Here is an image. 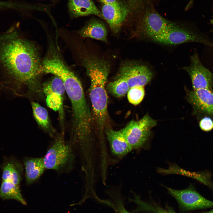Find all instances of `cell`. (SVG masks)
I'll list each match as a JSON object with an SVG mask.
<instances>
[{"mask_svg":"<svg viewBox=\"0 0 213 213\" xmlns=\"http://www.w3.org/2000/svg\"><path fill=\"white\" fill-rule=\"evenodd\" d=\"M190 57V65L183 67L182 69L189 75L193 90L202 88L213 90V73L203 65L196 51Z\"/></svg>","mask_w":213,"mask_h":213,"instance_id":"9","label":"cell"},{"mask_svg":"<svg viewBox=\"0 0 213 213\" xmlns=\"http://www.w3.org/2000/svg\"><path fill=\"white\" fill-rule=\"evenodd\" d=\"M0 197L3 199H15L24 205L26 204L21 193L20 185L9 181H2L0 187Z\"/></svg>","mask_w":213,"mask_h":213,"instance_id":"19","label":"cell"},{"mask_svg":"<svg viewBox=\"0 0 213 213\" xmlns=\"http://www.w3.org/2000/svg\"><path fill=\"white\" fill-rule=\"evenodd\" d=\"M42 61L36 46L19 37L14 28L0 36V63L16 84L38 96L43 93Z\"/></svg>","mask_w":213,"mask_h":213,"instance_id":"1","label":"cell"},{"mask_svg":"<svg viewBox=\"0 0 213 213\" xmlns=\"http://www.w3.org/2000/svg\"><path fill=\"white\" fill-rule=\"evenodd\" d=\"M199 120V127L201 130L207 132L213 129V120L211 118L204 117Z\"/></svg>","mask_w":213,"mask_h":213,"instance_id":"27","label":"cell"},{"mask_svg":"<svg viewBox=\"0 0 213 213\" xmlns=\"http://www.w3.org/2000/svg\"><path fill=\"white\" fill-rule=\"evenodd\" d=\"M23 162L26 183L32 184L39 179L46 169L43 157H25Z\"/></svg>","mask_w":213,"mask_h":213,"instance_id":"15","label":"cell"},{"mask_svg":"<svg viewBox=\"0 0 213 213\" xmlns=\"http://www.w3.org/2000/svg\"><path fill=\"white\" fill-rule=\"evenodd\" d=\"M166 188L169 193L185 210H190L213 207V201L204 197L192 186L181 190L167 187Z\"/></svg>","mask_w":213,"mask_h":213,"instance_id":"11","label":"cell"},{"mask_svg":"<svg viewBox=\"0 0 213 213\" xmlns=\"http://www.w3.org/2000/svg\"><path fill=\"white\" fill-rule=\"evenodd\" d=\"M83 66L90 78L89 96L97 129L103 135L107 116L108 97L106 84L110 70L109 62L87 54L82 58Z\"/></svg>","mask_w":213,"mask_h":213,"instance_id":"3","label":"cell"},{"mask_svg":"<svg viewBox=\"0 0 213 213\" xmlns=\"http://www.w3.org/2000/svg\"><path fill=\"white\" fill-rule=\"evenodd\" d=\"M64 135L62 131L55 136L43 157L46 169L62 173L69 172L73 168L75 159L74 148L70 142L65 141Z\"/></svg>","mask_w":213,"mask_h":213,"instance_id":"4","label":"cell"},{"mask_svg":"<svg viewBox=\"0 0 213 213\" xmlns=\"http://www.w3.org/2000/svg\"><path fill=\"white\" fill-rule=\"evenodd\" d=\"M53 0L54 1H55L56 0Z\"/></svg>","mask_w":213,"mask_h":213,"instance_id":"33","label":"cell"},{"mask_svg":"<svg viewBox=\"0 0 213 213\" xmlns=\"http://www.w3.org/2000/svg\"><path fill=\"white\" fill-rule=\"evenodd\" d=\"M22 7V4L21 3L12 1H0V9H11L21 11Z\"/></svg>","mask_w":213,"mask_h":213,"instance_id":"28","label":"cell"},{"mask_svg":"<svg viewBox=\"0 0 213 213\" xmlns=\"http://www.w3.org/2000/svg\"><path fill=\"white\" fill-rule=\"evenodd\" d=\"M105 133L111 152L117 157L122 158L132 150L121 129L115 130L108 128Z\"/></svg>","mask_w":213,"mask_h":213,"instance_id":"13","label":"cell"},{"mask_svg":"<svg viewBox=\"0 0 213 213\" xmlns=\"http://www.w3.org/2000/svg\"><path fill=\"white\" fill-rule=\"evenodd\" d=\"M178 25L164 18L156 12L150 11L144 15L138 31L141 36L150 40Z\"/></svg>","mask_w":213,"mask_h":213,"instance_id":"7","label":"cell"},{"mask_svg":"<svg viewBox=\"0 0 213 213\" xmlns=\"http://www.w3.org/2000/svg\"><path fill=\"white\" fill-rule=\"evenodd\" d=\"M143 86H135L130 88L127 93V98L131 104L136 105L143 100L145 95Z\"/></svg>","mask_w":213,"mask_h":213,"instance_id":"25","label":"cell"},{"mask_svg":"<svg viewBox=\"0 0 213 213\" xmlns=\"http://www.w3.org/2000/svg\"><path fill=\"white\" fill-rule=\"evenodd\" d=\"M22 164L14 159L6 161L2 167V181L10 182L20 185L23 170Z\"/></svg>","mask_w":213,"mask_h":213,"instance_id":"16","label":"cell"},{"mask_svg":"<svg viewBox=\"0 0 213 213\" xmlns=\"http://www.w3.org/2000/svg\"><path fill=\"white\" fill-rule=\"evenodd\" d=\"M108 194L114 205L116 213H130L125 207L123 197L120 191L118 189L109 191Z\"/></svg>","mask_w":213,"mask_h":213,"instance_id":"24","label":"cell"},{"mask_svg":"<svg viewBox=\"0 0 213 213\" xmlns=\"http://www.w3.org/2000/svg\"><path fill=\"white\" fill-rule=\"evenodd\" d=\"M31 105L34 117L38 125L51 137L54 136L56 131L50 124L46 109L34 101L31 102Z\"/></svg>","mask_w":213,"mask_h":213,"instance_id":"18","label":"cell"},{"mask_svg":"<svg viewBox=\"0 0 213 213\" xmlns=\"http://www.w3.org/2000/svg\"><path fill=\"white\" fill-rule=\"evenodd\" d=\"M129 201H132L137 204L139 208L151 212L155 213H175L172 211L166 210L158 207L151 205L142 201L139 197L134 195L133 199H129Z\"/></svg>","mask_w":213,"mask_h":213,"instance_id":"26","label":"cell"},{"mask_svg":"<svg viewBox=\"0 0 213 213\" xmlns=\"http://www.w3.org/2000/svg\"><path fill=\"white\" fill-rule=\"evenodd\" d=\"M54 75L63 82L71 103L73 125L70 140L79 144L91 142L93 140L92 119L80 80L65 64L58 67Z\"/></svg>","mask_w":213,"mask_h":213,"instance_id":"2","label":"cell"},{"mask_svg":"<svg viewBox=\"0 0 213 213\" xmlns=\"http://www.w3.org/2000/svg\"><path fill=\"white\" fill-rule=\"evenodd\" d=\"M150 40L166 45H173L194 42L202 43L213 47V42L200 31L179 24Z\"/></svg>","mask_w":213,"mask_h":213,"instance_id":"5","label":"cell"},{"mask_svg":"<svg viewBox=\"0 0 213 213\" xmlns=\"http://www.w3.org/2000/svg\"><path fill=\"white\" fill-rule=\"evenodd\" d=\"M210 23L211 24H213V19L211 20H210Z\"/></svg>","mask_w":213,"mask_h":213,"instance_id":"32","label":"cell"},{"mask_svg":"<svg viewBox=\"0 0 213 213\" xmlns=\"http://www.w3.org/2000/svg\"><path fill=\"white\" fill-rule=\"evenodd\" d=\"M212 31L213 32V30H212Z\"/></svg>","mask_w":213,"mask_h":213,"instance_id":"34","label":"cell"},{"mask_svg":"<svg viewBox=\"0 0 213 213\" xmlns=\"http://www.w3.org/2000/svg\"><path fill=\"white\" fill-rule=\"evenodd\" d=\"M107 87L110 93L117 97L125 96L130 89L126 80L124 78L118 76L115 80L108 84Z\"/></svg>","mask_w":213,"mask_h":213,"instance_id":"21","label":"cell"},{"mask_svg":"<svg viewBox=\"0 0 213 213\" xmlns=\"http://www.w3.org/2000/svg\"><path fill=\"white\" fill-rule=\"evenodd\" d=\"M78 33L84 38H90L106 42L107 31L104 25L96 20H92L79 30Z\"/></svg>","mask_w":213,"mask_h":213,"instance_id":"17","label":"cell"},{"mask_svg":"<svg viewBox=\"0 0 213 213\" xmlns=\"http://www.w3.org/2000/svg\"><path fill=\"white\" fill-rule=\"evenodd\" d=\"M168 174H177L184 175L196 179L204 184L213 188L208 175L202 173L191 172L186 171L175 165H171L167 170Z\"/></svg>","mask_w":213,"mask_h":213,"instance_id":"20","label":"cell"},{"mask_svg":"<svg viewBox=\"0 0 213 213\" xmlns=\"http://www.w3.org/2000/svg\"><path fill=\"white\" fill-rule=\"evenodd\" d=\"M156 121L146 114L138 121H130L122 132L132 150L139 148L147 142L151 129L156 125Z\"/></svg>","mask_w":213,"mask_h":213,"instance_id":"6","label":"cell"},{"mask_svg":"<svg viewBox=\"0 0 213 213\" xmlns=\"http://www.w3.org/2000/svg\"><path fill=\"white\" fill-rule=\"evenodd\" d=\"M129 4L133 9L135 10L141 6L143 0H127Z\"/></svg>","mask_w":213,"mask_h":213,"instance_id":"29","label":"cell"},{"mask_svg":"<svg viewBox=\"0 0 213 213\" xmlns=\"http://www.w3.org/2000/svg\"><path fill=\"white\" fill-rule=\"evenodd\" d=\"M117 76L124 78L130 88L135 86H144L151 80L153 73L146 64L129 62L121 65Z\"/></svg>","mask_w":213,"mask_h":213,"instance_id":"8","label":"cell"},{"mask_svg":"<svg viewBox=\"0 0 213 213\" xmlns=\"http://www.w3.org/2000/svg\"><path fill=\"white\" fill-rule=\"evenodd\" d=\"M186 99L192 107L193 114L199 120L204 117L213 119V90L202 88L189 91Z\"/></svg>","mask_w":213,"mask_h":213,"instance_id":"10","label":"cell"},{"mask_svg":"<svg viewBox=\"0 0 213 213\" xmlns=\"http://www.w3.org/2000/svg\"><path fill=\"white\" fill-rule=\"evenodd\" d=\"M129 12L128 7L118 1L112 4H103L101 11L104 19L114 33L119 31Z\"/></svg>","mask_w":213,"mask_h":213,"instance_id":"12","label":"cell"},{"mask_svg":"<svg viewBox=\"0 0 213 213\" xmlns=\"http://www.w3.org/2000/svg\"><path fill=\"white\" fill-rule=\"evenodd\" d=\"M67 7L72 18L93 15L104 19L101 11L92 0H68Z\"/></svg>","mask_w":213,"mask_h":213,"instance_id":"14","label":"cell"},{"mask_svg":"<svg viewBox=\"0 0 213 213\" xmlns=\"http://www.w3.org/2000/svg\"><path fill=\"white\" fill-rule=\"evenodd\" d=\"M46 102L48 107L55 111H59L60 119L63 118V96L54 93L46 96Z\"/></svg>","mask_w":213,"mask_h":213,"instance_id":"23","label":"cell"},{"mask_svg":"<svg viewBox=\"0 0 213 213\" xmlns=\"http://www.w3.org/2000/svg\"><path fill=\"white\" fill-rule=\"evenodd\" d=\"M202 213H213V209H212V210H210V211L205 212H204Z\"/></svg>","mask_w":213,"mask_h":213,"instance_id":"31","label":"cell"},{"mask_svg":"<svg viewBox=\"0 0 213 213\" xmlns=\"http://www.w3.org/2000/svg\"><path fill=\"white\" fill-rule=\"evenodd\" d=\"M100 2H101L103 4H112L115 3L117 2V0H99Z\"/></svg>","mask_w":213,"mask_h":213,"instance_id":"30","label":"cell"},{"mask_svg":"<svg viewBox=\"0 0 213 213\" xmlns=\"http://www.w3.org/2000/svg\"><path fill=\"white\" fill-rule=\"evenodd\" d=\"M42 90L46 96L54 93L64 96L65 91L63 82L60 78L55 76L43 83Z\"/></svg>","mask_w":213,"mask_h":213,"instance_id":"22","label":"cell"}]
</instances>
